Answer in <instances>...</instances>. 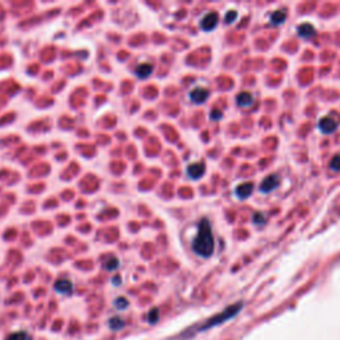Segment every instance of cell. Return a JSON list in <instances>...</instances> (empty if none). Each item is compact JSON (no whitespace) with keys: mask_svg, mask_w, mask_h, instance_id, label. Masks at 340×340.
<instances>
[{"mask_svg":"<svg viewBox=\"0 0 340 340\" xmlns=\"http://www.w3.org/2000/svg\"><path fill=\"white\" fill-rule=\"evenodd\" d=\"M296 31H298L299 36L303 39H311L312 36H315V33H317L315 28L312 27L311 24H308V23L300 24Z\"/></svg>","mask_w":340,"mask_h":340,"instance_id":"10","label":"cell"},{"mask_svg":"<svg viewBox=\"0 0 340 340\" xmlns=\"http://www.w3.org/2000/svg\"><path fill=\"white\" fill-rule=\"evenodd\" d=\"M113 283L118 284V283H120V279H118V278H114V279H113Z\"/></svg>","mask_w":340,"mask_h":340,"instance_id":"23","label":"cell"},{"mask_svg":"<svg viewBox=\"0 0 340 340\" xmlns=\"http://www.w3.org/2000/svg\"><path fill=\"white\" fill-rule=\"evenodd\" d=\"M330 168L334 170V172H340V154H336L334 159H331Z\"/></svg>","mask_w":340,"mask_h":340,"instance_id":"16","label":"cell"},{"mask_svg":"<svg viewBox=\"0 0 340 340\" xmlns=\"http://www.w3.org/2000/svg\"><path fill=\"white\" fill-rule=\"evenodd\" d=\"M191 249L197 255L202 256V258H209L213 255L214 237H213V231H211V225H210L207 218L201 219L198 230H197V235L191 242Z\"/></svg>","mask_w":340,"mask_h":340,"instance_id":"1","label":"cell"},{"mask_svg":"<svg viewBox=\"0 0 340 340\" xmlns=\"http://www.w3.org/2000/svg\"><path fill=\"white\" fill-rule=\"evenodd\" d=\"M317 126H319V129H320V132L323 135H331V133H334V132L338 129V126H339V118L330 116L323 117L320 121H319V124H317Z\"/></svg>","mask_w":340,"mask_h":340,"instance_id":"3","label":"cell"},{"mask_svg":"<svg viewBox=\"0 0 340 340\" xmlns=\"http://www.w3.org/2000/svg\"><path fill=\"white\" fill-rule=\"evenodd\" d=\"M159 312L157 308L150 310L149 315H148V320H149V323H152V324L157 323V321H159Z\"/></svg>","mask_w":340,"mask_h":340,"instance_id":"18","label":"cell"},{"mask_svg":"<svg viewBox=\"0 0 340 340\" xmlns=\"http://www.w3.org/2000/svg\"><path fill=\"white\" fill-rule=\"evenodd\" d=\"M189 97H190L193 103L204 104L207 100V97H209V92L205 88H196L189 93Z\"/></svg>","mask_w":340,"mask_h":340,"instance_id":"7","label":"cell"},{"mask_svg":"<svg viewBox=\"0 0 340 340\" xmlns=\"http://www.w3.org/2000/svg\"><path fill=\"white\" fill-rule=\"evenodd\" d=\"M284 20H286V12H284V11H276V12H274V14L271 15L270 18L271 24H274V25L283 24Z\"/></svg>","mask_w":340,"mask_h":340,"instance_id":"13","label":"cell"},{"mask_svg":"<svg viewBox=\"0 0 340 340\" xmlns=\"http://www.w3.org/2000/svg\"><path fill=\"white\" fill-rule=\"evenodd\" d=\"M242 303H235L233 306H228L227 308H225L224 311H221L213 317H210L209 320H206L205 323L200 327V331L210 330V328H213V327L219 326V324H222L225 321L230 320L231 317H235L238 312L242 310Z\"/></svg>","mask_w":340,"mask_h":340,"instance_id":"2","label":"cell"},{"mask_svg":"<svg viewBox=\"0 0 340 340\" xmlns=\"http://www.w3.org/2000/svg\"><path fill=\"white\" fill-rule=\"evenodd\" d=\"M109 326H111L112 330H120V328L124 327V320L120 319V317H112V319L109 320Z\"/></svg>","mask_w":340,"mask_h":340,"instance_id":"14","label":"cell"},{"mask_svg":"<svg viewBox=\"0 0 340 340\" xmlns=\"http://www.w3.org/2000/svg\"><path fill=\"white\" fill-rule=\"evenodd\" d=\"M7 340H28V335L23 331H19V332H15V334L8 336Z\"/></svg>","mask_w":340,"mask_h":340,"instance_id":"17","label":"cell"},{"mask_svg":"<svg viewBox=\"0 0 340 340\" xmlns=\"http://www.w3.org/2000/svg\"><path fill=\"white\" fill-rule=\"evenodd\" d=\"M218 14L217 12H209L207 15H205L202 20H201V28L209 32V31H213V29L218 25Z\"/></svg>","mask_w":340,"mask_h":340,"instance_id":"4","label":"cell"},{"mask_svg":"<svg viewBox=\"0 0 340 340\" xmlns=\"http://www.w3.org/2000/svg\"><path fill=\"white\" fill-rule=\"evenodd\" d=\"M252 190H254V185L251 182H245L242 185L235 187V196L239 198V200H246L252 194Z\"/></svg>","mask_w":340,"mask_h":340,"instance_id":"8","label":"cell"},{"mask_svg":"<svg viewBox=\"0 0 340 340\" xmlns=\"http://www.w3.org/2000/svg\"><path fill=\"white\" fill-rule=\"evenodd\" d=\"M114 306H116L118 310H124V308H126L129 306V302H128L125 298H117L116 300H114Z\"/></svg>","mask_w":340,"mask_h":340,"instance_id":"19","label":"cell"},{"mask_svg":"<svg viewBox=\"0 0 340 340\" xmlns=\"http://www.w3.org/2000/svg\"><path fill=\"white\" fill-rule=\"evenodd\" d=\"M55 290H56L57 293L63 294V295H68V294L72 293L73 286H72V282H70V280L60 279L55 283Z\"/></svg>","mask_w":340,"mask_h":340,"instance_id":"9","label":"cell"},{"mask_svg":"<svg viewBox=\"0 0 340 340\" xmlns=\"http://www.w3.org/2000/svg\"><path fill=\"white\" fill-rule=\"evenodd\" d=\"M117 267H118V259H117V258H111V259L105 263V270L107 271H114Z\"/></svg>","mask_w":340,"mask_h":340,"instance_id":"15","label":"cell"},{"mask_svg":"<svg viewBox=\"0 0 340 340\" xmlns=\"http://www.w3.org/2000/svg\"><path fill=\"white\" fill-rule=\"evenodd\" d=\"M153 72V66L152 64H141L136 68V75L138 79H146L149 77Z\"/></svg>","mask_w":340,"mask_h":340,"instance_id":"12","label":"cell"},{"mask_svg":"<svg viewBox=\"0 0 340 340\" xmlns=\"http://www.w3.org/2000/svg\"><path fill=\"white\" fill-rule=\"evenodd\" d=\"M210 118H211V120H214V121H217V120H221V118H222V112H221V111H218V109L211 111V113H210Z\"/></svg>","mask_w":340,"mask_h":340,"instance_id":"22","label":"cell"},{"mask_svg":"<svg viewBox=\"0 0 340 340\" xmlns=\"http://www.w3.org/2000/svg\"><path fill=\"white\" fill-rule=\"evenodd\" d=\"M252 103H254V98H252L251 93H249V92H241L237 96V104L239 107L247 108L252 105Z\"/></svg>","mask_w":340,"mask_h":340,"instance_id":"11","label":"cell"},{"mask_svg":"<svg viewBox=\"0 0 340 340\" xmlns=\"http://www.w3.org/2000/svg\"><path fill=\"white\" fill-rule=\"evenodd\" d=\"M265 215H262L261 213H255V214L252 215V222L256 225H263L265 224Z\"/></svg>","mask_w":340,"mask_h":340,"instance_id":"21","label":"cell"},{"mask_svg":"<svg viewBox=\"0 0 340 340\" xmlns=\"http://www.w3.org/2000/svg\"><path fill=\"white\" fill-rule=\"evenodd\" d=\"M186 173L191 180H200V178L205 174V165L201 162L191 163V165L187 166Z\"/></svg>","mask_w":340,"mask_h":340,"instance_id":"6","label":"cell"},{"mask_svg":"<svg viewBox=\"0 0 340 340\" xmlns=\"http://www.w3.org/2000/svg\"><path fill=\"white\" fill-rule=\"evenodd\" d=\"M279 185V177L276 174H270L269 177H266L263 181H262L261 186H259V190L262 193H271V191L276 189Z\"/></svg>","mask_w":340,"mask_h":340,"instance_id":"5","label":"cell"},{"mask_svg":"<svg viewBox=\"0 0 340 340\" xmlns=\"http://www.w3.org/2000/svg\"><path fill=\"white\" fill-rule=\"evenodd\" d=\"M238 18V14L237 11H228L227 14H226V16H225V22H226V24H231L234 22V20Z\"/></svg>","mask_w":340,"mask_h":340,"instance_id":"20","label":"cell"}]
</instances>
